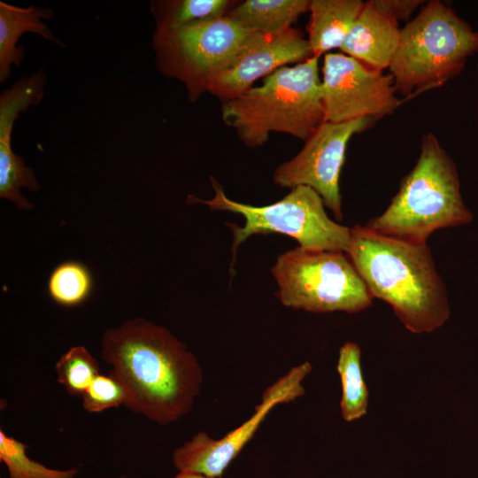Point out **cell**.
I'll return each instance as SVG.
<instances>
[{
    "mask_svg": "<svg viewBox=\"0 0 478 478\" xmlns=\"http://www.w3.org/2000/svg\"><path fill=\"white\" fill-rule=\"evenodd\" d=\"M101 358L128 389L127 408L160 425L190 412L200 394L197 357L166 328L143 318L106 329Z\"/></svg>",
    "mask_w": 478,
    "mask_h": 478,
    "instance_id": "1",
    "label": "cell"
},
{
    "mask_svg": "<svg viewBox=\"0 0 478 478\" xmlns=\"http://www.w3.org/2000/svg\"><path fill=\"white\" fill-rule=\"evenodd\" d=\"M373 297L389 304L404 326L429 333L445 323V285L427 243H412L356 225L346 253Z\"/></svg>",
    "mask_w": 478,
    "mask_h": 478,
    "instance_id": "2",
    "label": "cell"
},
{
    "mask_svg": "<svg viewBox=\"0 0 478 478\" xmlns=\"http://www.w3.org/2000/svg\"><path fill=\"white\" fill-rule=\"evenodd\" d=\"M454 161L432 133L421 138L414 167L400 183L386 210L365 227L412 243H427L435 231L469 223Z\"/></svg>",
    "mask_w": 478,
    "mask_h": 478,
    "instance_id": "3",
    "label": "cell"
},
{
    "mask_svg": "<svg viewBox=\"0 0 478 478\" xmlns=\"http://www.w3.org/2000/svg\"><path fill=\"white\" fill-rule=\"evenodd\" d=\"M319 57L282 66L238 97L224 102L221 116L249 147L272 132L306 141L324 122Z\"/></svg>",
    "mask_w": 478,
    "mask_h": 478,
    "instance_id": "4",
    "label": "cell"
},
{
    "mask_svg": "<svg viewBox=\"0 0 478 478\" xmlns=\"http://www.w3.org/2000/svg\"><path fill=\"white\" fill-rule=\"evenodd\" d=\"M477 51L478 31L443 2L432 0L401 29L389 73L397 92L409 96L459 75Z\"/></svg>",
    "mask_w": 478,
    "mask_h": 478,
    "instance_id": "5",
    "label": "cell"
},
{
    "mask_svg": "<svg viewBox=\"0 0 478 478\" xmlns=\"http://www.w3.org/2000/svg\"><path fill=\"white\" fill-rule=\"evenodd\" d=\"M211 180L214 189L212 199L203 200L189 195L187 202L203 204L211 210L228 211L243 217L242 227L228 224L234 235L233 262L239 245L256 234L279 233L297 240L305 249L348 252L351 228L329 219L321 197L312 188L297 186L277 202L254 206L231 200L216 180L212 177Z\"/></svg>",
    "mask_w": 478,
    "mask_h": 478,
    "instance_id": "6",
    "label": "cell"
},
{
    "mask_svg": "<svg viewBox=\"0 0 478 478\" xmlns=\"http://www.w3.org/2000/svg\"><path fill=\"white\" fill-rule=\"evenodd\" d=\"M276 297L289 308L312 312H358L373 297L348 255L297 247L280 254L272 267Z\"/></svg>",
    "mask_w": 478,
    "mask_h": 478,
    "instance_id": "7",
    "label": "cell"
},
{
    "mask_svg": "<svg viewBox=\"0 0 478 478\" xmlns=\"http://www.w3.org/2000/svg\"><path fill=\"white\" fill-rule=\"evenodd\" d=\"M227 15L182 27H156L151 45L159 72L178 80L196 102L234 60L251 35Z\"/></svg>",
    "mask_w": 478,
    "mask_h": 478,
    "instance_id": "8",
    "label": "cell"
},
{
    "mask_svg": "<svg viewBox=\"0 0 478 478\" xmlns=\"http://www.w3.org/2000/svg\"><path fill=\"white\" fill-rule=\"evenodd\" d=\"M324 121L348 122L390 115L401 104L390 73L343 53H327L322 66Z\"/></svg>",
    "mask_w": 478,
    "mask_h": 478,
    "instance_id": "9",
    "label": "cell"
},
{
    "mask_svg": "<svg viewBox=\"0 0 478 478\" xmlns=\"http://www.w3.org/2000/svg\"><path fill=\"white\" fill-rule=\"evenodd\" d=\"M374 122L368 118L343 123L324 121L294 158L274 170V182L290 189L297 186L312 188L321 197L325 206L342 220L339 180L347 144L352 135Z\"/></svg>",
    "mask_w": 478,
    "mask_h": 478,
    "instance_id": "10",
    "label": "cell"
},
{
    "mask_svg": "<svg viewBox=\"0 0 478 478\" xmlns=\"http://www.w3.org/2000/svg\"><path fill=\"white\" fill-rule=\"evenodd\" d=\"M311 370L312 365L308 361L292 367L265 389L251 416L223 437L214 439L205 432L197 433L173 452L172 461L175 468L179 472H194L220 478L274 406L305 394L302 382Z\"/></svg>",
    "mask_w": 478,
    "mask_h": 478,
    "instance_id": "11",
    "label": "cell"
},
{
    "mask_svg": "<svg viewBox=\"0 0 478 478\" xmlns=\"http://www.w3.org/2000/svg\"><path fill=\"white\" fill-rule=\"evenodd\" d=\"M311 57L307 39L292 27L275 33L252 32L229 66L211 82L208 92L224 102L234 99L251 89L259 78Z\"/></svg>",
    "mask_w": 478,
    "mask_h": 478,
    "instance_id": "12",
    "label": "cell"
},
{
    "mask_svg": "<svg viewBox=\"0 0 478 478\" xmlns=\"http://www.w3.org/2000/svg\"><path fill=\"white\" fill-rule=\"evenodd\" d=\"M400 34L398 22L366 2L340 50L371 68L383 71L392 63Z\"/></svg>",
    "mask_w": 478,
    "mask_h": 478,
    "instance_id": "13",
    "label": "cell"
},
{
    "mask_svg": "<svg viewBox=\"0 0 478 478\" xmlns=\"http://www.w3.org/2000/svg\"><path fill=\"white\" fill-rule=\"evenodd\" d=\"M51 8L16 6L0 1V82L4 83L12 73V67H19L26 50L18 42L22 35L33 33L61 47L64 43L46 25L53 19Z\"/></svg>",
    "mask_w": 478,
    "mask_h": 478,
    "instance_id": "14",
    "label": "cell"
},
{
    "mask_svg": "<svg viewBox=\"0 0 478 478\" xmlns=\"http://www.w3.org/2000/svg\"><path fill=\"white\" fill-rule=\"evenodd\" d=\"M365 3L359 0H312L306 38L312 56L341 48Z\"/></svg>",
    "mask_w": 478,
    "mask_h": 478,
    "instance_id": "15",
    "label": "cell"
},
{
    "mask_svg": "<svg viewBox=\"0 0 478 478\" xmlns=\"http://www.w3.org/2000/svg\"><path fill=\"white\" fill-rule=\"evenodd\" d=\"M309 4L308 0H247L227 15L250 32L275 33L291 27Z\"/></svg>",
    "mask_w": 478,
    "mask_h": 478,
    "instance_id": "16",
    "label": "cell"
},
{
    "mask_svg": "<svg viewBox=\"0 0 478 478\" xmlns=\"http://www.w3.org/2000/svg\"><path fill=\"white\" fill-rule=\"evenodd\" d=\"M361 351L353 342L345 343L339 350L337 371L342 383L340 403L342 416L351 422L367 412L368 389L361 369Z\"/></svg>",
    "mask_w": 478,
    "mask_h": 478,
    "instance_id": "17",
    "label": "cell"
},
{
    "mask_svg": "<svg viewBox=\"0 0 478 478\" xmlns=\"http://www.w3.org/2000/svg\"><path fill=\"white\" fill-rule=\"evenodd\" d=\"M12 133L10 129H0V197L12 202L19 209L32 210L33 204L23 197L20 189L37 191L41 184L25 158L13 152Z\"/></svg>",
    "mask_w": 478,
    "mask_h": 478,
    "instance_id": "18",
    "label": "cell"
},
{
    "mask_svg": "<svg viewBox=\"0 0 478 478\" xmlns=\"http://www.w3.org/2000/svg\"><path fill=\"white\" fill-rule=\"evenodd\" d=\"M228 0H164L150 4L156 27H182L227 15Z\"/></svg>",
    "mask_w": 478,
    "mask_h": 478,
    "instance_id": "19",
    "label": "cell"
},
{
    "mask_svg": "<svg viewBox=\"0 0 478 478\" xmlns=\"http://www.w3.org/2000/svg\"><path fill=\"white\" fill-rule=\"evenodd\" d=\"M93 289L89 269L79 261L68 260L58 265L50 273L47 291L58 305L72 307L85 302Z\"/></svg>",
    "mask_w": 478,
    "mask_h": 478,
    "instance_id": "20",
    "label": "cell"
},
{
    "mask_svg": "<svg viewBox=\"0 0 478 478\" xmlns=\"http://www.w3.org/2000/svg\"><path fill=\"white\" fill-rule=\"evenodd\" d=\"M58 382L72 396L81 397L100 374L99 365L81 345L73 346L57 361Z\"/></svg>",
    "mask_w": 478,
    "mask_h": 478,
    "instance_id": "21",
    "label": "cell"
},
{
    "mask_svg": "<svg viewBox=\"0 0 478 478\" xmlns=\"http://www.w3.org/2000/svg\"><path fill=\"white\" fill-rule=\"evenodd\" d=\"M27 445L0 430V460L9 472V478H73L75 467L67 470L49 468L31 459L26 450Z\"/></svg>",
    "mask_w": 478,
    "mask_h": 478,
    "instance_id": "22",
    "label": "cell"
},
{
    "mask_svg": "<svg viewBox=\"0 0 478 478\" xmlns=\"http://www.w3.org/2000/svg\"><path fill=\"white\" fill-rule=\"evenodd\" d=\"M82 406L89 412H101L121 405L127 407L130 395L125 384L110 371L99 374L81 396Z\"/></svg>",
    "mask_w": 478,
    "mask_h": 478,
    "instance_id": "23",
    "label": "cell"
},
{
    "mask_svg": "<svg viewBox=\"0 0 478 478\" xmlns=\"http://www.w3.org/2000/svg\"><path fill=\"white\" fill-rule=\"evenodd\" d=\"M368 2L379 12L397 22L407 20L423 3L420 0H371Z\"/></svg>",
    "mask_w": 478,
    "mask_h": 478,
    "instance_id": "24",
    "label": "cell"
},
{
    "mask_svg": "<svg viewBox=\"0 0 478 478\" xmlns=\"http://www.w3.org/2000/svg\"><path fill=\"white\" fill-rule=\"evenodd\" d=\"M173 478H214L210 477L202 474L194 473V472H179L178 474H176Z\"/></svg>",
    "mask_w": 478,
    "mask_h": 478,
    "instance_id": "25",
    "label": "cell"
},
{
    "mask_svg": "<svg viewBox=\"0 0 478 478\" xmlns=\"http://www.w3.org/2000/svg\"><path fill=\"white\" fill-rule=\"evenodd\" d=\"M115 478H126L124 475H120V476H118V477H115Z\"/></svg>",
    "mask_w": 478,
    "mask_h": 478,
    "instance_id": "26",
    "label": "cell"
}]
</instances>
